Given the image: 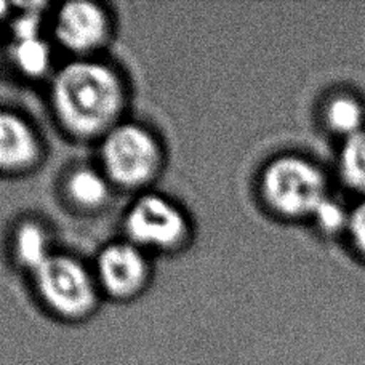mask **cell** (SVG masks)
Listing matches in <instances>:
<instances>
[{
    "label": "cell",
    "mask_w": 365,
    "mask_h": 365,
    "mask_svg": "<svg viewBox=\"0 0 365 365\" xmlns=\"http://www.w3.org/2000/svg\"><path fill=\"white\" fill-rule=\"evenodd\" d=\"M58 119L79 136L108 133L123 108V87L101 63L76 61L58 73L51 90Z\"/></svg>",
    "instance_id": "obj_1"
},
{
    "label": "cell",
    "mask_w": 365,
    "mask_h": 365,
    "mask_svg": "<svg viewBox=\"0 0 365 365\" xmlns=\"http://www.w3.org/2000/svg\"><path fill=\"white\" fill-rule=\"evenodd\" d=\"M262 194L274 212L287 218L314 215L327 199L321 170L297 155L279 158L264 168Z\"/></svg>",
    "instance_id": "obj_2"
},
{
    "label": "cell",
    "mask_w": 365,
    "mask_h": 365,
    "mask_svg": "<svg viewBox=\"0 0 365 365\" xmlns=\"http://www.w3.org/2000/svg\"><path fill=\"white\" fill-rule=\"evenodd\" d=\"M101 159L108 180L123 187H140L158 175L162 151L146 128L125 123L106 133Z\"/></svg>",
    "instance_id": "obj_3"
},
{
    "label": "cell",
    "mask_w": 365,
    "mask_h": 365,
    "mask_svg": "<svg viewBox=\"0 0 365 365\" xmlns=\"http://www.w3.org/2000/svg\"><path fill=\"white\" fill-rule=\"evenodd\" d=\"M43 303L64 319H82L96 304V282L74 258L51 255L32 272Z\"/></svg>",
    "instance_id": "obj_4"
},
{
    "label": "cell",
    "mask_w": 365,
    "mask_h": 365,
    "mask_svg": "<svg viewBox=\"0 0 365 365\" xmlns=\"http://www.w3.org/2000/svg\"><path fill=\"white\" fill-rule=\"evenodd\" d=\"M128 242L140 249L170 250L182 242L187 221L180 208L162 195H143L125 218Z\"/></svg>",
    "instance_id": "obj_5"
},
{
    "label": "cell",
    "mask_w": 365,
    "mask_h": 365,
    "mask_svg": "<svg viewBox=\"0 0 365 365\" xmlns=\"http://www.w3.org/2000/svg\"><path fill=\"white\" fill-rule=\"evenodd\" d=\"M149 264L140 247L132 242L108 245L96 259V279L114 298H130L148 282Z\"/></svg>",
    "instance_id": "obj_6"
},
{
    "label": "cell",
    "mask_w": 365,
    "mask_h": 365,
    "mask_svg": "<svg viewBox=\"0 0 365 365\" xmlns=\"http://www.w3.org/2000/svg\"><path fill=\"white\" fill-rule=\"evenodd\" d=\"M108 16L91 2L64 4L56 15L55 32L63 47L86 53L100 47L108 37Z\"/></svg>",
    "instance_id": "obj_7"
},
{
    "label": "cell",
    "mask_w": 365,
    "mask_h": 365,
    "mask_svg": "<svg viewBox=\"0 0 365 365\" xmlns=\"http://www.w3.org/2000/svg\"><path fill=\"white\" fill-rule=\"evenodd\" d=\"M41 154L37 135L23 117L0 110V170L18 172L36 164Z\"/></svg>",
    "instance_id": "obj_8"
},
{
    "label": "cell",
    "mask_w": 365,
    "mask_h": 365,
    "mask_svg": "<svg viewBox=\"0 0 365 365\" xmlns=\"http://www.w3.org/2000/svg\"><path fill=\"white\" fill-rule=\"evenodd\" d=\"M13 63L23 74L41 77L50 69L51 51L41 36V19L37 13L26 11L13 26Z\"/></svg>",
    "instance_id": "obj_9"
},
{
    "label": "cell",
    "mask_w": 365,
    "mask_h": 365,
    "mask_svg": "<svg viewBox=\"0 0 365 365\" xmlns=\"http://www.w3.org/2000/svg\"><path fill=\"white\" fill-rule=\"evenodd\" d=\"M53 255L50 249V237L43 227L26 221L18 227L15 236V257L26 269L37 271L47 259Z\"/></svg>",
    "instance_id": "obj_10"
},
{
    "label": "cell",
    "mask_w": 365,
    "mask_h": 365,
    "mask_svg": "<svg viewBox=\"0 0 365 365\" xmlns=\"http://www.w3.org/2000/svg\"><path fill=\"white\" fill-rule=\"evenodd\" d=\"M66 192L76 205L95 208L103 205L109 195L108 178L91 168H77L66 181Z\"/></svg>",
    "instance_id": "obj_11"
},
{
    "label": "cell",
    "mask_w": 365,
    "mask_h": 365,
    "mask_svg": "<svg viewBox=\"0 0 365 365\" xmlns=\"http://www.w3.org/2000/svg\"><path fill=\"white\" fill-rule=\"evenodd\" d=\"M325 120L334 132L349 138L364 130V109L351 96H336L327 104Z\"/></svg>",
    "instance_id": "obj_12"
},
{
    "label": "cell",
    "mask_w": 365,
    "mask_h": 365,
    "mask_svg": "<svg viewBox=\"0 0 365 365\" xmlns=\"http://www.w3.org/2000/svg\"><path fill=\"white\" fill-rule=\"evenodd\" d=\"M340 172L351 187L365 192V128L346 138L340 154Z\"/></svg>",
    "instance_id": "obj_13"
},
{
    "label": "cell",
    "mask_w": 365,
    "mask_h": 365,
    "mask_svg": "<svg viewBox=\"0 0 365 365\" xmlns=\"http://www.w3.org/2000/svg\"><path fill=\"white\" fill-rule=\"evenodd\" d=\"M316 221L317 225L321 226L322 231L327 232H336L340 231L344 225H348L349 217H346L343 208L340 207V204H336L334 200L325 199L321 207L317 208L316 213Z\"/></svg>",
    "instance_id": "obj_14"
},
{
    "label": "cell",
    "mask_w": 365,
    "mask_h": 365,
    "mask_svg": "<svg viewBox=\"0 0 365 365\" xmlns=\"http://www.w3.org/2000/svg\"><path fill=\"white\" fill-rule=\"evenodd\" d=\"M348 227L357 250H359L362 255H365V202H362V204L354 208V212L349 215Z\"/></svg>",
    "instance_id": "obj_15"
},
{
    "label": "cell",
    "mask_w": 365,
    "mask_h": 365,
    "mask_svg": "<svg viewBox=\"0 0 365 365\" xmlns=\"http://www.w3.org/2000/svg\"><path fill=\"white\" fill-rule=\"evenodd\" d=\"M5 11H6V5L5 4H0V18H4Z\"/></svg>",
    "instance_id": "obj_16"
}]
</instances>
